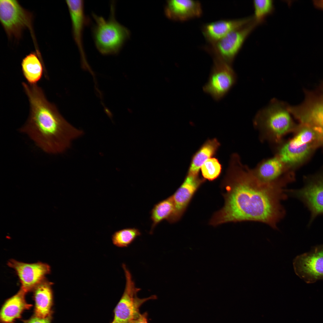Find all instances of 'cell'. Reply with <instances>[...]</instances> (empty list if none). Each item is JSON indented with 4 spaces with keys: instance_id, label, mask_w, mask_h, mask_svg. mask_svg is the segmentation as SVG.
Returning a JSON list of instances; mask_svg holds the SVG:
<instances>
[{
    "instance_id": "obj_10",
    "label": "cell",
    "mask_w": 323,
    "mask_h": 323,
    "mask_svg": "<svg viewBox=\"0 0 323 323\" xmlns=\"http://www.w3.org/2000/svg\"><path fill=\"white\" fill-rule=\"evenodd\" d=\"M213 63L203 91L216 101H219L228 93L236 81V75L231 65L213 58Z\"/></svg>"
},
{
    "instance_id": "obj_17",
    "label": "cell",
    "mask_w": 323,
    "mask_h": 323,
    "mask_svg": "<svg viewBox=\"0 0 323 323\" xmlns=\"http://www.w3.org/2000/svg\"><path fill=\"white\" fill-rule=\"evenodd\" d=\"M285 167L284 163L277 156L264 161L252 172L260 182L266 184H273L284 181L291 182L288 179H281Z\"/></svg>"
},
{
    "instance_id": "obj_25",
    "label": "cell",
    "mask_w": 323,
    "mask_h": 323,
    "mask_svg": "<svg viewBox=\"0 0 323 323\" xmlns=\"http://www.w3.org/2000/svg\"><path fill=\"white\" fill-rule=\"evenodd\" d=\"M253 4L254 10L253 17L258 25L263 22L266 18L274 10V2L272 0H254Z\"/></svg>"
},
{
    "instance_id": "obj_22",
    "label": "cell",
    "mask_w": 323,
    "mask_h": 323,
    "mask_svg": "<svg viewBox=\"0 0 323 323\" xmlns=\"http://www.w3.org/2000/svg\"><path fill=\"white\" fill-rule=\"evenodd\" d=\"M220 146V143L216 138L206 141L194 156L188 173L199 174L202 165L215 154Z\"/></svg>"
},
{
    "instance_id": "obj_13",
    "label": "cell",
    "mask_w": 323,
    "mask_h": 323,
    "mask_svg": "<svg viewBox=\"0 0 323 323\" xmlns=\"http://www.w3.org/2000/svg\"><path fill=\"white\" fill-rule=\"evenodd\" d=\"M205 181L198 175L188 174L184 182L172 195L174 208L167 220L170 223H176L182 217L194 195Z\"/></svg>"
},
{
    "instance_id": "obj_7",
    "label": "cell",
    "mask_w": 323,
    "mask_h": 323,
    "mask_svg": "<svg viewBox=\"0 0 323 323\" xmlns=\"http://www.w3.org/2000/svg\"><path fill=\"white\" fill-rule=\"evenodd\" d=\"M258 24L254 19L232 31L217 42L204 46L203 49L213 58L232 65L247 37Z\"/></svg>"
},
{
    "instance_id": "obj_21",
    "label": "cell",
    "mask_w": 323,
    "mask_h": 323,
    "mask_svg": "<svg viewBox=\"0 0 323 323\" xmlns=\"http://www.w3.org/2000/svg\"><path fill=\"white\" fill-rule=\"evenodd\" d=\"M22 71L28 84H36L42 78L44 73L47 77L43 60L36 52H31L26 56L21 62Z\"/></svg>"
},
{
    "instance_id": "obj_14",
    "label": "cell",
    "mask_w": 323,
    "mask_h": 323,
    "mask_svg": "<svg viewBox=\"0 0 323 323\" xmlns=\"http://www.w3.org/2000/svg\"><path fill=\"white\" fill-rule=\"evenodd\" d=\"M71 18L73 37L78 49L82 65L89 68L83 44V36L85 27L89 23L85 15L84 1L83 0H66Z\"/></svg>"
},
{
    "instance_id": "obj_24",
    "label": "cell",
    "mask_w": 323,
    "mask_h": 323,
    "mask_svg": "<svg viewBox=\"0 0 323 323\" xmlns=\"http://www.w3.org/2000/svg\"><path fill=\"white\" fill-rule=\"evenodd\" d=\"M141 235L139 229L135 228H127L117 231L112 235L113 244L118 247H126L131 244Z\"/></svg>"
},
{
    "instance_id": "obj_6",
    "label": "cell",
    "mask_w": 323,
    "mask_h": 323,
    "mask_svg": "<svg viewBox=\"0 0 323 323\" xmlns=\"http://www.w3.org/2000/svg\"><path fill=\"white\" fill-rule=\"evenodd\" d=\"M0 20L9 38L19 40L24 30L28 29L34 38L33 15L23 8L18 1L0 0Z\"/></svg>"
},
{
    "instance_id": "obj_3",
    "label": "cell",
    "mask_w": 323,
    "mask_h": 323,
    "mask_svg": "<svg viewBox=\"0 0 323 323\" xmlns=\"http://www.w3.org/2000/svg\"><path fill=\"white\" fill-rule=\"evenodd\" d=\"M115 8L112 1L107 19L92 14L95 21L92 29L93 38L96 48L103 55L117 54L129 36L128 29L116 20Z\"/></svg>"
},
{
    "instance_id": "obj_19",
    "label": "cell",
    "mask_w": 323,
    "mask_h": 323,
    "mask_svg": "<svg viewBox=\"0 0 323 323\" xmlns=\"http://www.w3.org/2000/svg\"><path fill=\"white\" fill-rule=\"evenodd\" d=\"M26 293L20 288L16 294L5 301L0 313L2 323H14L16 319L21 318L24 310L30 308L31 305L28 304L25 300Z\"/></svg>"
},
{
    "instance_id": "obj_18",
    "label": "cell",
    "mask_w": 323,
    "mask_h": 323,
    "mask_svg": "<svg viewBox=\"0 0 323 323\" xmlns=\"http://www.w3.org/2000/svg\"><path fill=\"white\" fill-rule=\"evenodd\" d=\"M52 283L46 279L33 289L35 301L34 315L41 318L51 317L53 304Z\"/></svg>"
},
{
    "instance_id": "obj_26",
    "label": "cell",
    "mask_w": 323,
    "mask_h": 323,
    "mask_svg": "<svg viewBox=\"0 0 323 323\" xmlns=\"http://www.w3.org/2000/svg\"><path fill=\"white\" fill-rule=\"evenodd\" d=\"M202 175L205 179L213 181L220 175L221 166L218 160L214 158L208 159L201 167Z\"/></svg>"
},
{
    "instance_id": "obj_5",
    "label": "cell",
    "mask_w": 323,
    "mask_h": 323,
    "mask_svg": "<svg viewBox=\"0 0 323 323\" xmlns=\"http://www.w3.org/2000/svg\"><path fill=\"white\" fill-rule=\"evenodd\" d=\"M289 106L282 101L272 100L258 113L256 123L275 139H280L290 132L296 130L298 127L292 119Z\"/></svg>"
},
{
    "instance_id": "obj_11",
    "label": "cell",
    "mask_w": 323,
    "mask_h": 323,
    "mask_svg": "<svg viewBox=\"0 0 323 323\" xmlns=\"http://www.w3.org/2000/svg\"><path fill=\"white\" fill-rule=\"evenodd\" d=\"M296 274L308 284L323 280V244L297 256L293 262Z\"/></svg>"
},
{
    "instance_id": "obj_27",
    "label": "cell",
    "mask_w": 323,
    "mask_h": 323,
    "mask_svg": "<svg viewBox=\"0 0 323 323\" xmlns=\"http://www.w3.org/2000/svg\"><path fill=\"white\" fill-rule=\"evenodd\" d=\"M51 317L46 318H40L35 316L24 321V323H51Z\"/></svg>"
},
{
    "instance_id": "obj_28",
    "label": "cell",
    "mask_w": 323,
    "mask_h": 323,
    "mask_svg": "<svg viewBox=\"0 0 323 323\" xmlns=\"http://www.w3.org/2000/svg\"><path fill=\"white\" fill-rule=\"evenodd\" d=\"M148 314L147 312L139 315L135 318L132 320L129 323H148Z\"/></svg>"
},
{
    "instance_id": "obj_2",
    "label": "cell",
    "mask_w": 323,
    "mask_h": 323,
    "mask_svg": "<svg viewBox=\"0 0 323 323\" xmlns=\"http://www.w3.org/2000/svg\"><path fill=\"white\" fill-rule=\"evenodd\" d=\"M29 103V117L19 131L27 134L45 152L56 154L63 152L72 141L81 136L83 131L67 122L56 106L47 99L42 89L37 84L22 83Z\"/></svg>"
},
{
    "instance_id": "obj_16",
    "label": "cell",
    "mask_w": 323,
    "mask_h": 323,
    "mask_svg": "<svg viewBox=\"0 0 323 323\" xmlns=\"http://www.w3.org/2000/svg\"><path fill=\"white\" fill-rule=\"evenodd\" d=\"M164 12L170 19L182 22L201 17L203 11L199 1L171 0L167 1Z\"/></svg>"
},
{
    "instance_id": "obj_8",
    "label": "cell",
    "mask_w": 323,
    "mask_h": 323,
    "mask_svg": "<svg viewBox=\"0 0 323 323\" xmlns=\"http://www.w3.org/2000/svg\"><path fill=\"white\" fill-rule=\"evenodd\" d=\"M301 188L288 190L287 192L301 201L310 214L309 227L318 216L323 215V167L318 172L304 178Z\"/></svg>"
},
{
    "instance_id": "obj_1",
    "label": "cell",
    "mask_w": 323,
    "mask_h": 323,
    "mask_svg": "<svg viewBox=\"0 0 323 323\" xmlns=\"http://www.w3.org/2000/svg\"><path fill=\"white\" fill-rule=\"evenodd\" d=\"M237 155L232 156L222 184L224 205L215 213L209 223L215 226L230 222L253 221L274 228L284 215L281 201L287 195L279 182L266 184L241 164Z\"/></svg>"
},
{
    "instance_id": "obj_9",
    "label": "cell",
    "mask_w": 323,
    "mask_h": 323,
    "mask_svg": "<svg viewBox=\"0 0 323 323\" xmlns=\"http://www.w3.org/2000/svg\"><path fill=\"white\" fill-rule=\"evenodd\" d=\"M126 278L124 291L114 310V317L111 323H129L140 313L139 308L146 301L157 298L156 295L141 298L137 296L141 290L136 287L130 272L125 264L122 265Z\"/></svg>"
},
{
    "instance_id": "obj_12",
    "label": "cell",
    "mask_w": 323,
    "mask_h": 323,
    "mask_svg": "<svg viewBox=\"0 0 323 323\" xmlns=\"http://www.w3.org/2000/svg\"><path fill=\"white\" fill-rule=\"evenodd\" d=\"M7 264L15 270L21 283V288L26 293L33 291L51 271L49 265L40 262L28 263L11 259Z\"/></svg>"
},
{
    "instance_id": "obj_4",
    "label": "cell",
    "mask_w": 323,
    "mask_h": 323,
    "mask_svg": "<svg viewBox=\"0 0 323 323\" xmlns=\"http://www.w3.org/2000/svg\"><path fill=\"white\" fill-rule=\"evenodd\" d=\"M305 99L299 105L289 106V110L299 122L316 132L323 146V82L315 90L304 91Z\"/></svg>"
},
{
    "instance_id": "obj_23",
    "label": "cell",
    "mask_w": 323,
    "mask_h": 323,
    "mask_svg": "<svg viewBox=\"0 0 323 323\" xmlns=\"http://www.w3.org/2000/svg\"><path fill=\"white\" fill-rule=\"evenodd\" d=\"M174 208L172 196L161 201L154 206L151 212V219L152 221L151 232L162 221L168 219L173 213Z\"/></svg>"
},
{
    "instance_id": "obj_20",
    "label": "cell",
    "mask_w": 323,
    "mask_h": 323,
    "mask_svg": "<svg viewBox=\"0 0 323 323\" xmlns=\"http://www.w3.org/2000/svg\"><path fill=\"white\" fill-rule=\"evenodd\" d=\"M318 147L314 143L293 146L286 143L280 148L278 156L286 167H294L304 162Z\"/></svg>"
},
{
    "instance_id": "obj_15",
    "label": "cell",
    "mask_w": 323,
    "mask_h": 323,
    "mask_svg": "<svg viewBox=\"0 0 323 323\" xmlns=\"http://www.w3.org/2000/svg\"><path fill=\"white\" fill-rule=\"evenodd\" d=\"M253 17L238 19H222L203 24L202 33L208 44L215 43L253 19Z\"/></svg>"
},
{
    "instance_id": "obj_29",
    "label": "cell",
    "mask_w": 323,
    "mask_h": 323,
    "mask_svg": "<svg viewBox=\"0 0 323 323\" xmlns=\"http://www.w3.org/2000/svg\"><path fill=\"white\" fill-rule=\"evenodd\" d=\"M313 2L316 7L323 10V0H315Z\"/></svg>"
}]
</instances>
